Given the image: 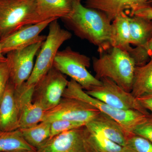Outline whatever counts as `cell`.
I'll use <instances>...</instances> for the list:
<instances>
[{"label": "cell", "instance_id": "obj_18", "mask_svg": "<svg viewBox=\"0 0 152 152\" xmlns=\"http://www.w3.org/2000/svg\"><path fill=\"white\" fill-rule=\"evenodd\" d=\"M128 18L129 15L124 12L117 16L112 22L111 46L129 52L132 48L131 46Z\"/></svg>", "mask_w": 152, "mask_h": 152}, {"label": "cell", "instance_id": "obj_30", "mask_svg": "<svg viewBox=\"0 0 152 152\" xmlns=\"http://www.w3.org/2000/svg\"><path fill=\"white\" fill-rule=\"evenodd\" d=\"M142 106L152 115V93L144 95L137 98Z\"/></svg>", "mask_w": 152, "mask_h": 152}, {"label": "cell", "instance_id": "obj_1", "mask_svg": "<svg viewBox=\"0 0 152 152\" xmlns=\"http://www.w3.org/2000/svg\"><path fill=\"white\" fill-rule=\"evenodd\" d=\"M62 19L76 36L96 46L100 53L111 48L112 21L102 12L76 0L70 13Z\"/></svg>", "mask_w": 152, "mask_h": 152}, {"label": "cell", "instance_id": "obj_17", "mask_svg": "<svg viewBox=\"0 0 152 152\" xmlns=\"http://www.w3.org/2000/svg\"><path fill=\"white\" fill-rule=\"evenodd\" d=\"M76 0H35L37 12L42 21L62 19L70 13Z\"/></svg>", "mask_w": 152, "mask_h": 152}, {"label": "cell", "instance_id": "obj_28", "mask_svg": "<svg viewBox=\"0 0 152 152\" xmlns=\"http://www.w3.org/2000/svg\"><path fill=\"white\" fill-rule=\"evenodd\" d=\"M10 80V72L7 62L0 63V104Z\"/></svg>", "mask_w": 152, "mask_h": 152}, {"label": "cell", "instance_id": "obj_20", "mask_svg": "<svg viewBox=\"0 0 152 152\" xmlns=\"http://www.w3.org/2000/svg\"><path fill=\"white\" fill-rule=\"evenodd\" d=\"M130 44L138 48L145 45L152 34V20L137 16H129Z\"/></svg>", "mask_w": 152, "mask_h": 152}, {"label": "cell", "instance_id": "obj_12", "mask_svg": "<svg viewBox=\"0 0 152 152\" xmlns=\"http://www.w3.org/2000/svg\"><path fill=\"white\" fill-rule=\"evenodd\" d=\"M35 86L25 83L15 88V98L18 111L19 129L29 127L42 121L45 112L33 102Z\"/></svg>", "mask_w": 152, "mask_h": 152}, {"label": "cell", "instance_id": "obj_21", "mask_svg": "<svg viewBox=\"0 0 152 152\" xmlns=\"http://www.w3.org/2000/svg\"><path fill=\"white\" fill-rule=\"evenodd\" d=\"M25 140L20 131H0V152L35 151Z\"/></svg>", "mask_w": 152, "mask_h": 152}, {"label": "cell", "instance_id": "obj_25", "mask_svg": "<svg viewBox=\"0 0 152 152\" xmlns=\"http://www.w3.org/2000/svg\"><path fill=\"white\" fill-rule=\"evenodd\" d=\"M129 53L134 60L136 66L142 65L146 63L152 53V34L144 46L132 48Z\"/></svg>", "mask_w": 152, "mask_h": 152}, {"label": "cell", "instance_id": "obj_19", "mask_svg": "<svg viewBox=\"0 0 152 152\" xmlns=\"http://www.w3.org/2000/svg\"><path fill=\"white\" fill-rule=\"evenodd\" d=\"M131 92L136 98L152 93V53L148 61L136 66Z\"/></svg>", "mask_w": 152, "mask_h": 152}, {"label": "cell", "instance_id": "obj_4", "mask_svg": "<svg viewBox=\"0 0 152 152\" xmlns=\"http://www.w3.org/2000/svg\"><path fill=\"white\" fill-rule=\"evenodd\" d=\"M63 97L77 99L89 104L116 121L129 134L133 133L139 125L146 120L148 116L138 111L116 108L92 97L87 94L80 85L72 79L68 83Z\"/></svg>", "mask_w": 152, "mask_h": 152}, {"label": "cell", "instance_id": "obj_16", "mask_svg": "<svg viewBox=\"0 0 152 152\" xmlns=\"http://www.w3.org/2000/svg\"><path fill=\"white\" fill-rule=\"evenodd\" d=\"M15 91V87L10 80L0 104V131L9 132L19 129L18 111Z\"/></svg>", "mask_w": 152, "mask_h": 152}, {"label": "cell", "instance_id": "obj_22", "mask_svg": "<svg viewBox=\"0 0 152 152\" xmlns=\"http://www.w3.org/2000/svg\"><path fill=\"white\" fill-rule=\"evenodd\" d=\"M51 123L42 121L29 127L19 129L24 139L36 150L50 137Z\"/></svg>", "mask_w": 152, "mask_h": 152}, {"label": "cell", "instance_id": "obj_10", "mask_svg": "<svg viewBox=\"0 0 152 152\" xmlns=\"http://www.w3.org/2000/svg\"><path fill=\"white\" fill-rule=\"evenodd\" d=\"M44 42H40L24 48L15 50L7 54V62L10 81L15 88L26 82L32 72L34 60Z\"/></svg>", "mask_w": 152, "mask_h": 152}, {"label": "cell", "instance_id": "obj_6", "mask_svg": "<svg viewBox=\"0 0 152 152\" xmlns=\"http://www.w3.org/2000/svg\"><path fill=\"white\" fill-rule=\"evenodd\" d=\"M90 66L89 57L69 47L58 52L53 65L58 70L80 85L85 91H89L102 83L101 80L89 72L88 69Z\"/></svg>", "mask_w": 152, "mask_h": 152}, {"label": "cell", "instance_id": "obj_31", "mask_svg": "<svg viewBox=\"0 0 152 152\" xmlns=\"http://www.w3.org/2000/svg\"><path fill=\"white\" fill-rule=\"evenodd\" d=\"M7 62V58L5 57L4 54L2 53L1 48V44H0V63H5Z\"/></svg>", "mask_w": 152, "mask_h": 152}, {"label": "cell", "instance_id": "obj_5", "mask_svg": "<svg viewBox=\"0 0 152 152\" xmlns=\"http://www.w3.org/2000/svg\"><path fill=\"white\" fill-rule=\"evenodd\" d=\"M49 32L38 52L32 72L26 83L35 86L53 67L60 47L72 37V34L61 27L58 19L50 24Z\"/></svg>", "mask_w": 152, "mask_h": 152}, {"label": "cell", "instance_id": "obj_15", "mask_svg": "<svg viewBox=\"0 0 152 152\" xmlns=\"http://www.w3.org/2000/svg\"><path fill=\"white\" fill-rule=\"evenodd\" d=\"M151 0H86V7L105 14L111 21L126 10L131 13L144 6L150 5Z\"/></svg>", "mask_w": 152, "mask_h": 152}, {"label": "cell", "instance_id": "obj_8", "mask_svg": "<svg viewBox=\"0 0 152 152\" xmlns=\"http://www.w3.org/2000/svg\"><path fill=\"white\" fill-rule=\"evenodd\" d=\"M69 81L66 75L53 66L35 86L33 102L45 112L54 108L63 98Z\"/></svg>", "mask_w": 152, "mask_h": 152}, {"label": "cell", "instance_id": "obj_9", "mask_svg": "<svg viewBox=\"0 0 152 152\" xmlns=\"http://www.w3.org/2000/svg\"><path fill=\"white\" fill-rule=\"evenodd\" d=\"M100 113L99 110L86 102L63 97L54 108L45 112L42 121L51 123L57 120H64L86 124Z\"/></svg>", "mask_w": 152, "mask_h": 152}, {"label": "cell", "instance_id": "obj_7", "mask_svg": "<svg viewBox=\"0 0 152 152\" xmlns=\"http://www.w3.org/2000/svg\"><path fill=\"white\" fill-rule=\"evenodd\" d=\"M100 80V85L86 91L88 94L116 108L138 111L147 115L151 114L131 92L125 91L110 79Z\"/></svg>", "mask_w": 152, "mask_h": 152}, {"label": "cell", "instance_id": "obj_3", "mask_svg": "<svg viewBox=\"0 0 152 152\" xmlns=\"http://www.w3.org/2000/svg\"><path fill=\"white\" fill-rule=\"evenodd\" d=\"M42 21L35 0H0V40L23 27Z\"/></svg>", "mask_w": 152, "mask_h": 152}, {"label": "cell", "instance_id": "obj_2", "mask_svg": "<svg viewBox=\"0 0 152 152\" xmlns=\"http://www.w3.org/2000/svg\"><path fill=\"white\" fill-rule=\"evenodd\" d=\"M109 52L100 54L93 59L95 77L108 78L126 91L131 92L136 64L134 60L127 51L112 48Z\"/></svg>", "mask_w": 152, "mask_h": 152}, {"label": "cell", "instance_id": "obj_23", "mask_svg": "<svg viewBox=\"0 0 152 152\" xmlns=\"http://www.w3.org/2000/svg\"><path fill=\"white\" fill-rule=\"evenodd\" d=\"M86 141L91 152H122V150L121 146L87 129Z\"/></svg>", "mask_w": 152, "mask_h": 152}, {"label": "cell", "instance_id": "obj_29", "mask_svg": "<svg viewBox=\"0 0 152 152\" xmlns=\"http://www.w3.org/2000/svg\"><path fill=\"white\" fill-rule=\"evenodd\" d=\"M131 15L137 16L152 20V7L150 5L144 6L131 13Z\"/></svg>", "mask_w": 152, "mask_h": 152}, {"label": "cell", "instance_id": "obj_33", "mask_svg": "<svg viewBox=\"0 0 152 152\" xmlns=\"http://www.w3.org/2000/svg\"><path fill=\"white\" fill-rule=\"evenodd\" d=\"M150 6H151L152 7V0H151V2H150Z\"/></svg>", "mask_w": 152, "mask_h": 152}, {"label": "cell", "instance_id": "obj_24", "mask_svg": "<svg viewBox=\"0 0 152 152\" xmlns=\"http://www.w3.org/2000/svg\"><path fill=\"white\" fill-rule=\"evenodd\" d=\"M122 152H152V143L143 137L132 133L128 136Z\"/></svg>", "mask_w": 152, "mask_h": 152}, {"label": "cell", "instance_id": "obj_26", "mask_svg": "<svg viewBox=\"0 0 152 152\" xmlns=\"http://www.w3.org/2000/svg\"><path fill=\"white\" fill-rule=\"evenodd\" d=\"M50 123V138L64 132L83 126L86 125L84 123L64 120H57Z\"/></svg>", "mask_w": 152, "mask_h": 152}, {"label": "cell", "instance_id": "obj_13", "mask_svg": "<svg viewBox=\"0 0 152 152\" xmlns=\"http://www.w3.org/2000/svg\"><path fill=\"white\" fill-rule=\"evenodd\" d=\"M55 20L56 19H49L34 24L27 25L0 40L2 53L3 54H7L12 51L24 48L36 43L44 42L46 37L40 35V33Z\"/></svg>", "mask_w": 152, "mask_h": 152}, {"label": "cell", "instance_id": "obj_32", "mask_svg": "<svg viewBox=\"0 0 152 152\" xmlns=\"http://www.w3.org/2000/svg\"><path fill=\"white\" fill-rule=\"evenodd\" d=\"M36 152V151H21V152Z\"/></svg>", "mask_w": 152, "mask_h": 152}, {"label": "cell", "instance_id": "obj_27", "mask_svg": "<svg viewBox=\"0 0 152 152\" xmlns=\"http://www.w3.org/2000/svg\"><path fill=\"white\" fill-rule=\"evenodd\" d=\"M133 133L142 136L152 143V115L148 116L146 120L139 125Z\"/></svg>", "mask_w": 152, "mask_h": 152}, {"label": "cell", "instance_id": "obj_14", "mask_svg": "<svg viewBox=\"0 0 152 152\" xmlns=\"http://www.w3.org/2000/svg\"><path fill=\"white\" fill-rule=\"evenodd\" d=\"M85 126L89 131L100 134L122 147L131 134L127 132L116 121L101 112Z\"/></svg>", "mask_w": 152, "mask_h": 152}, {"label": "cell", "instance_id": "obj_11", "mask_svg": "<svg viewBox=\"0 0 152 152\" xmlns=\"http://www.w3.org/2000/svg\"><path fill=\"white\" fill-rule=\"evenodd\" d=\"M86 134L85 126L64 132L49 139L36 152H91Z\"/></svg>", "mask_w": 152, "mask_h": 152}]
</instances>
